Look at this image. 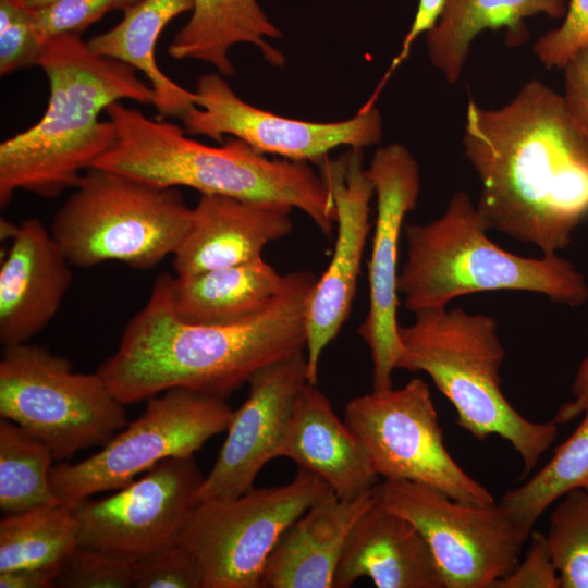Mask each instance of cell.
Returning a JSON list of instances; mask_svg holds the SVG:
<instances>
[{
    "mask_svg": "<svg viewBox=\"0 0 588 588\" xmlns=\"http://www.w3.org/2000/svg\"><path fill=\"white\" fill-rule=\"evenodd\" d=\"M281 456L318 476L343 499L370 493L380 481L366 449L316 384L306 383L296 400Z\"/></svg>",
    "mask_w": 588,
    "mask_h": 588,
    "instance_id": "obj_21",
    "label": "cell"
},
{
    "mask_svg": "<svg viewBox=\"0 0 588 588\" xmlns=\"http://www.w3.org/2000/svg\"><path fill=\"white\" fill-rule=\"evenodd\" d=\"M318 166L334 204L336 237L331 260L316 280L307 302L305 350L310 384H317L322 352L351 313L375 196L364 168L363 148H350L336 159L327 157Z\"/></svg>",
    "mask_w": 588,
    "mask_h": 588,
    "instance_id": "obj_16",
    "label": "cell"
},
{
    "mask_svg": "<svg viewBox=\"0 0 588 588\" xmlns=\"http://www.w3.org/2000/svg\"><path fill=\"white\" fill-rule=\"evenodd\" d=\"M0 267V343H26L53 319L72 281V266L50 230L21 222Z\"/></svg>",
    "mask_w": 588,
    "mask_h": 588,
    "instance_id": "obj_19",
    "label": "cell"
},
{
    "mask_svg": "<svg viewBox=\"0 0 588 588\" xmlns=\"http://www.w3.org/2000/svg\"><path fill=\"white\" fill-rule=\"evenodd\" d=\"M17 226L19 225H13V223L9 222L8 220L5 219H1V222H0V228H1V240H8V238H13L14 235L16 234V231H17Z\"/></svg>",
    "mask_w": 588,
    "mask_h": 588,
    "instance_id": "obj_41",
    "label": "cell"
},
{
    "mask_svg": "<svg viewBox=\"0 0 588 588\" xmlns=\"http://www.w3.org/2000/svg\"><path fill=\"white\" fill-rule=\"evenodd\" d=\"M573 400L564 403L556 412L553 421L568 422L583 415L588 408V356L580 363L572 385Z\"/></svg>",
    "mask_w": 588,
    "mask_h": 588,
    "instance_id": "obj_39",
    "label": "cell"
},
{
    "mask_svg": "<svg viewBox=\"0 0 588 588\" xmlns=\"http://www.w3.org/2000/svg\"><path fill=\"white\" fill-rule=\"evenodd\" d=\"M285 281L262 257L189 277H173L171 301L183 321L224 326L265 310Z\"/></svg>",
    "mask_w": 588,
    "mask_h": 588,
    "instance_id": "obj_23",
    "label": "cell"
},
{
    "mask_svg": "<svg viewBox=\"0 0 588 588\" xmlns=\"http://www.w3.org/2000/svg\"><path fill=\"white\" fill-rule=\"evenodd\" d=\"M306 383L304 351L260 369L249 379L248 395L233 412L225 441L198 489L197 502L235 498L254 488L264 466L279 457L296 400Z\"/></svg>",
    "mask_w": 588,
    "mask_h": 588,
    "instance_id": "obj_17",
    "label": "cell"
},
{
    "mask_svg": "<svg viewBox=\"0 0 588 588\" xmlns=\"http://www.w3.org/2000/svg\"><path fill=\"white\" fill-rule=\"evenodd\" d=\"M124 406L97 371L74 372L46 346L2 350L0 416L45 443L54 460L106 444L127 425Z\"/></svg>",
    "mask_w": 588,
    "mask_h": 588,
    "instance_id": "obj_8",
    "label": "cell"
},
{
    "mask_svg": "<svg viewBox=\"0 0 588 588\" xmlns=\"http://www.w3.org/2000/svg\"><path fill=\"white\" fill-rule=\"evenodd\" d=\"M375 187L377 217L368 260V313L357 332L369 348L373 390L393 387L392 373L402 355L399 336L397 259L406 215L417 206L420 174L408 149L397 143L379 148L367 168Z\"/></svg>",
    "mask_w": 588,
    "mask_h": 588,
    "instance_id": "obj_15",
    "label": "cell"
},
{
    "mask_svg": "<svg viewBox=\"0 0 588 588\" xmlns=\"http://www.w3.org/2000/svg\"><path fill=\"white\" fill-rule=\"evenodd\" d=\"M280 37L282 32L257 0H193L191 16L174 36L168 53L177 60L210 63L221 75L233 76L231 47L252 44L270 64L280 66L285 58L268 42V38Z\"/></svg>",
    "mask_w": 588,
    "mask_h": 588,
    "instance_id": "obj_24",
    "label": "cell"
},
{
    "mask_svg": "<svg viewBox=\"0 0 588 588\" xmlns=\"http://www.w3.org/2000/svg\"><path fill=\"white\" fill-rule=\"evenodd\" d=\"M135 588H204L197 558L176 538L132 561Z\"/></svg>",
    "mask_w": 588,
    "mask_h": 588,
    "instance_id": "obj_31",
    "label": "cell"
},
{
    "mask_svg": "<svg viewBox=\"0 0 588 588\" xmlns=\"http://www.w3.org/2000/svg\"><path fill=\"white\" fill-rule=\"evenodd\" d=\"M530 547L523 561L512 572L499 579L493 588H561L553 564L547 536L531 531Z\"/></svg>",
    "mask_w": 588,
    "mask_h": 588,
    "instance_id": "obj_36",
    "label": "cell"
},
{
    "mask_svg": "<svg viewBox=\"0 0 588 588\" xmlns=\"http://www.w3.org/2000/svg\"><path fill=\"white\" fill-rule=\"evenodd\" d=\"M106 113L117 140L93 168L164 187L285 204L332 236L334 204L322 176L308 162L269 159L236 137L208 146L187 137L180 126L151 120L120 101Z\"/></svg>",
    "mask_w": 588,
    "mask_h": 588,
    "instance_id": "obj_4",
    "label": "cell"
},
{
    "mask_svg": "<svg viewBox=\"0 0 588 588\" xmlns=\"http://www.w3.org/2000/svg\"><path fill=\"white\" fill-rule=\"evenodd\" d=\"M371 494L421 534L444 588H493L517 565L528 540L497 503L462 502L409 480L380 479Z\"/></svg>",
    "mask_w": 588,
    "mask_h": 588,
    "instance_id": "obj_11",
    "label": "cell"
},
{
    "mask_svg": "<svg viewBox=\"0 0 588 588\" xmlns=\"http://www.w3.org/2000/svg\"><path fill=\"white\" fill-rule=\"evenodd\" d=\"M362 577L370 578L378 588H444L421 534L375 501L350 531L333 588H348Z\"/></svg>",
    "mask_w": 588,
    "mask_h": 588,
    "instance_id": "obj_20",
    "label": "cell"
},
{
    "mask_svg": "<svg viewBox=\"0 0 588 588\" xmlns=\"http://www.w3.org/2000/svg\"><path fill=\"white\" fill-rule=\"evenodd\" d=\"M78 546L72 509L62 503L4 515L0 522V573L60 564Z\"/></svg>",
    "mask_w": 588,
    "mask_h": 588,
    "instance_id": "obj_28",
    "label": "cell"
},
{
    "mask_svg": "<svg viewBox=\"0 0 588 588\" xmlns=\"http://www.w3.org/2000/svg\"><path fill=\"white\" fill-rule=\"evenodd\" d=\"M372 504L371 492L343 499L330 490L281 536L265 564L260 588H333L350 531Z\"/></svg>",
    "mask_w": 588,
    "mask_h": 588,
    "instance_id": "obj_22",
    "label": "cell"
},
{
    "mask_svg": "<svg viewBox=\"0 0 588 588\" xmlns=\"http://www.w3.org/2000/svg\"><path fill=\"white\" fill-rule=\"evenodd\" d=\"M60 564L0 573V588H53Z\"/></svg>",
    "mask_w": 588,
    "mask_h": 588,
    "instance_id": "obj_38",
    "label": "cell"
},
{
    "mask_svg": "<svg viewBox=\"0 0 588 588\" xmlns=\"http://www.w3.org/2000/svg\"><path fill=\"white\" fill-rule=\"evenodd\" d=\"M50 449L15 422L0 419V509L21 514L60 503L50 483Z\"/></svg>",
    "mask_w": 588,
    "mask_h": 588,
    "instance_id": "obj_29",
    "label": "cell"
},
{
    "mask_svg": "<svg viewBox=\"0 0 588 588\" xmlns=\"http://www.w3.org/2000/svg\"><path fill=\"white\" fill-rule=\"evenodd\" d=\"M563 69L564 101L576 126L588 142V44Z\"/></svg>",
    "mask_w": 588,
    "mask_h": 588,
    "instance_id": "obj_37",
    "label": "cell"
},
{
    "mask_svg": "<svg viewBox=\"0 0 588 588\" xmlns=\"http://www.w3.org/2000/svg\"><path fill=\"white\" fill-rule=\"evenodd\" d=\"M575 431L530 479L502 497L499 506L529 539L543 512L574 489L588 491V408Z\"/></svg>",
    "mask_w": 588,
    "mask_h": 588,
    "instance_id": "obj_27",
    "label": "cell"
},
{
    "mask_svg": "<svg viewBox=\"0 0 588 588\" xmlns=\"http://www.w3.org/2000/svg\"><path fill=\"white\" fill-rule=\"evenodd\" d=\"M289 205L201 194L191 225L173 253L176 277H189L262 257L293 230Z\"/></svg>",
    "mask_w": 588,
    "mask_h": 588,
    "instance_id": "obj_18",
    "label": "cell"
},
{
    "mask_svg": "<svg viewBox=\"0 0 588 588\" xmlns=\"http://www.w3.org/2000/svg\"><path fill=\"white\" fill-rule=\"evenodd\" d=\"M566 9V0H446L437 24L426 33L429 58L455 84L482 30L504 27L507 45L517 47L528 38L525 19L540 13L561 19Z\"/></svg>",
    "mask_w": 588,
    "mask_h": 588,
    "instance_id": "obj_25",
    "label": "cell"
},
{
    "mask_svg": "<svg viewBox=\"0 0 588 588\" xmlns=\"http://www.w3.org/2000/svg\"><path fill=\"white\" fill-rule=\"evenodd\" d=\"M316 280L307 270L287 273L265 310L243 322L209 326L176 316L173 277L161 273L97 372L124 405L173 388L226 400L260 369L305 350L306 308Z\"/></svg>",
    "mask_w": 588,
    "mask_h": 588,
    "instance_id": "obj_2",
    "label": "cell"
},
{
    "mask_svg": "<svg viewBox=\"0 0 588 588\" xmlns=\"http://www.w3.org/2000/svg\"><path fill=\"white\" fill-rule=\"evenodd\" d=\"M192 209L177 187L91 168L56 211L50 232L72 266L115 260L147 270L173 255Z\"/></svg>",
    "mask_w": 588,
    "mask_h": 588,
    "instance_id": "obj_7",
    "label": "cell"
},
{
    "mask_svg": "<svg viewBox=\"0 0 588 588\" xmlns=\"http://www.w3.org/2000/svg\"><path fill=\"white\" fill-rule=\"evenodd\" d=\"M233 412L225 399L184 388L151 396L143 414L99 452L74 464L52 465L53 493L72 507L96 493L121 489L166 458L194 455L226 431Z\"/></svg>",
    "mask_w": 588,
    "mask_h": 588,
    "instance_id": "obj_10",
    "label": "cell"
},
{
    "mask_svg": "<svg viewBox=\"0 0 588 588\" xmlns=\"http://www.w3.org/2000/svg\"><path fill=\"white\" fill-rule=\"evenodd\" d=\"M488 231L465 192L453 195L441 217L406 225V260L397 278L404 307L413 314L441 309L457 297L490 291L537 293L571 307L588 301L586 279L567 259L512 254Z\"/></svg>",
    "mask_w": 588,
    "mask_h": 588,
    "instance_id": "obj_5",
    "label": "cell"
},
{
    "mask_svg": "<svg viewBox=\"0 0 588 588\" xmlns=\"http://www.w3.org/2000/svg\"><path fill=\"white\" fill-rule=\"evenodd\" d=\"M45 41L22 0H0V74L37 65Z\"/></svg>",
    "mask_w": 588,
    "mask_h": 588,
    "instance_id": "obj_33",
    "label": "cell"
},
{
    "mask_svg": "<svg viewBox=\"0 0 588 588\" xmlns=\"http://www.w3.org/2000/svg\"><path fill=\"white\" fill-rule=\"evenodd\" d=\"M329 491L318 476L298 468L287 483L197 502L176 539L199 561L204 588H260L281 536Z\"/></svg>",
    "mask_w": 588,
    "mask_h": 588,
    "instance_id": "obj_9",
    "label": "cell"
},
{
    "mask_svg": "<svg viewBox=\"0 0 588 588\" xmlns=\"http://www.w3.org/2000/svg\"><path fill=\"white\" fill-rule=\"evenodd\" d=\"M58 588H131L132 561L102 550L77 546L60 563Z\"/></svg>",
    "mask_w": 588,
    "mask_h": 588,
    "instance_id": "obj_32",
    "label": "cell"
},
{
    "mask_svg": "<svg viewBox=\"0 0 588 588\" xmlns=\"http://www.w3.org/2000/svg\"><path fill=\"white\" fill-rule=\"evenodd\" d=\"M194 91L196 107L182 118L187 134L218 143L231 135L262 155L319 164L340 146L365 148L379 143L382 135V120L375 107L343 121L309 122L245 102L220 73L200 76Z\"/></svg>",
    "mask_w": 588,
    "mask_h": 588,
    "instance_id": "obj_13",
    "label": "cell"
},
{
    "mask_svg": "<svg viewBox=\"0 0 588 588\" xmlns=\"http://www.w3.org/2000/svg\"><path fill=\"white\" fill-rule=\"evenodd\" d=\"M465 156L481 193L476 207L489 230L558 254L588 216V142L563 96L528 82L507 105L469 100Z\"/></svg>",
    "mask_w": 588,
    "mask_h": 588,
    "instance_id": "obj_1",
    "label": "cell"
},
{
    "mask_svg": "<svg viewBox=\"0 0 588 588\" xmlns=\"http://www.w3.org/2000/svg\"><path fill=\"white\" fill-rule=\"evenodd\" d=\"M445 2L446 0H418L415 17L403 41L405 48H411L421 34L437 24Z\"/></svg>",
    "mask_w": 588,
    "mask_h": 588,
    "instance_id": "obj_40",
    "label": "cell"
},
{
    "mask_svg": "<svg viewBox=\"0 0 588 588\" xmlns=\"http://www.w3.org/2000/svg\"><path fill=\"white\" fill-rule=\"evenodd\" d=\"M139 0H61L33 10L35 25L44 41L60 34L81 35L107 13L133 5Z\"/></svg>",
    "mask_w": 588,
    "mask_h": 588,
    "instance_id": "obj_34",
    "label": "cell"
},
{
    "mask_svg": "<svg viewBox=\"0 0 588 588\" xmlns=\"http://www.w3.org/2000/svg\"><path fill=\"white\" fill-rule=\"evenodd\" d=\"M588 44V0H568L564 21L534 45L537 58L548 68H564Z\"/></svg>",
    "mask_w": 588,
    "mask_h": 588,
    "instance_id": "obj_35",
    "label": "cell"
},
{
    "mask_svg": "<svg viewBox=\"0 0 588 588\" xmlns=\"http://www.w3.org/2000/svg\"><path fill=\"white\" fill-rule=\"evenodd\" d=\"M204 478L194 455L169 457L108 498L76 503L78 544L133 561L175 539Z\"/></svg>",
    "mask_w": 588,
    "mask_h": 588,
    "instance_id": "obj_14",
    "label": "cell"
},
{
    "mask_svg": "<svg viewBox=\"0 0 588 588\" xmlns=\"http://www.w3.org/2000/svg\"><path fill=\"white\" fill-rule=\"evenodd\" d=\"M26 7H28L32 10L41 9L45 7H49L56 2H59L61 0H22Z\"/></svg>",
    "mask_w": 588,
    "mask_h": 588,
    "instance_id": "obj_42",
    "label": "cell"
},
{
    "mask_svg": "<svg viewBox=\"0 0 588 588\" xmlns=\"http://www.w3.org/2000/svg\"><path fill=\"white\" fill-rule=\"evenodd\" d=\"M546 534L561 588H588V491L560 498Z\"/></svg>",
    "mask_w": 588,
    "mask_h": 588,
    "instance_id": "obj_30",
    "label": "cell"
},
{
    "mask_svg": "<svg viewBox=\"0 0 588 588\" xmlns=\"http://www.w3.org/2000/svg\"><path fill=\"white\" fill-rule=\"evenodd\" d=\"M37 65L48 78V106L37 123L0 144L2 208L20 189L53 198L74 188L117 140L100 113L125 99L156 101L134 68L93 52L78 34L48 38Z\"/></svg>",
    "mask_w": 588,
    "mask_h": 588,
    "instance_id": "obj_3",
    "label": "cell"
},
{
    "mask_svg": "<svg viewBox=\"0 0 588 588\" xmlns=\"http://www.w3.org/2000/svg\"><path fill=\"white\" fill-rule=\"evenodd\" d=\"M399 327L396 369L427 373L456 411L457 425L477 440L495 434L519 454L524 476L555 441L558 424L522 416L501 389L505 350L495 318L461 307L427 309Z\"/></svg>",
    "mask_w": 588,
    "mask_h": 588,
    "instance_id": "obj_6",
    "label": "cell"
},
{
    "mask_svg": "<svg viewBox=\"0 0 588 588\" xmlns=\"http://www.w3.org/2000/svg\"><path fill=\"white\" fill-rule=\"evenodd\" d=\"M193 0H139L123 10L112 28L87 40L89 49L144 73L155 91V107L164 117L183 118L196 107V94L168 77L156 61V44L176 16L191 12Z\"/></svg>",
    "mask_w": 588,
    "mask_h": 588,
    "instance_id": "obj_26",
    "label": "cell"
},
{
    "mask_svg": "<svg viewBox=\"0 0 588 588\" xmlns=\"http://www.w3.org/2000/svg\"><path fill=\"white\" fill-rule=\"evenodd\" d=\"M344 421L366 449L382 479L438 488L451 498L480 505L495 503L445 448L428 384L413 378L400 389L373 390L344 407Z\"/></svg>",
    "mask_w": 588,
    "mask_h": 588,
    "instance_id": "obj_12",
    "label": "cell"
}]
</instances>
